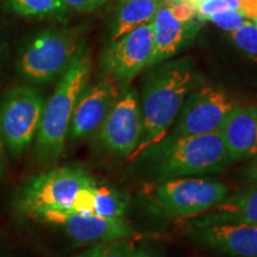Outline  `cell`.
<instances>
[{
	"instance_id": "32",
	"label": "cell",
	"mask_w": 257,
	"mask_h": 257,
	"mask_svg": "<svg viewBox=\"0 0 257 257\" xmlns=\"http://www.w3.org/2000/svg\"><path fill=\"white\" fill-rule=\"evenodd\" d=\"M3 167H4V143L0 140V174L3 172Z\"/></svg>"
},
{
	"instance_id": "8",
	"label": "cell",
	"mask_w": 257,
	"mask_h": 257,
	"mask_svg": "<svg viewBox=\"0 0 257 257\" xmlns=\"http://www.w3.org/2000/svg\"><path fill=\"white\" fill-rule=\"evenodd\" d=\"M229 194L226 185L208 176L168 180L160 182L156 188V200L160 207L178 218L200 216Z\"/></svg>"
},
{
	"instance_id": "7",
	"label": "cell",
	"mask_w": 257,
	"mask_h": 257,
	"mask_svg": "<svg viewBox=\"0 0 257 257\" xmlns=\"http://www.w3.org/2000/svg\"><path fill=\"white\" fill-rule=\"evenodd\" d=\"M240 105L229 92L205 85L188 95L178 115L172 136H197L219 133L227 117Z\"/></svg>"
},
{
	"instance_id": "13",
	"label": "cell",
	"mask_w": 257,
	"mask_h": 257,
	"mask_svg": "<svg viewBox=\"0 0 257 257\" xmlns=\"http://www.w3.org/2000/svg\"><path fill=\"white\" fill-rule=\"evenodd\" d=\"M192 238L212 251L230 257H257V226L214 224L189 227Z\"/></svg>"
},
{
	"instance_id": "9",
	"label": "cell",
	"mask_w": 257,
	"mask_h": 257,
	"mask_svg": "<svg viewBox=\"0 0 257 257\" xmlns=\"http://www.w3.org/2000/svg\"><path fill=\"white\" fill-rule=\"evenodd\" d=\"M142 136V110L137 92L125 89L98 131L99 143L115 155L131 157Z\"/></svg>"
},
{
	"instance_id": "34",
	"label": "cell",
	"mask_w": 257,
	"mask_h": 257,
	"mask_svg": "<svg viewBox=\"0 0 257 257\" xmlns=\"http://www.w3.org/2000/svg\"><path fill=\"white\" fill-rule=\"evenodd\" d=\"M123 2H126V0H119V3H123Z\"/></svg>"
},
{
	"instance_id": "20",
	"label": "cell",
	"mask_w": 257,
	"mask_h": 257,
	"mask_svg": "<svg viewBox=\"0 0 257 257\" xmlns=\"http://www.w3.org/2000/svg\"><path fill=\"white\" fill-rule=\"evenodd\" d=\"M135 245L130 240L118 239L113 242L99 243L73 257H134Z\"/></svg>"
},
{
	"instance_id": "21",
	"label": "cell",
	"mask_w": 257,
	"mask_h": 257,
	"mask_svg": "<svg viewBox=\"0 0 257 257\" xmlns=\"http://www.w3.org/2000/svg\"><path fill=\"white\" fill-rule=\"evenodd\" d=\"M231 41L245 56L257 62V30L251 21H246L237 30L230 32Z\"/></svg>"
},
{
	"instance_id": "28",
	"label": "cell",
	"mask_w": 257,
	"mask_h": 257,
	"mask_svg": "<svg viewBox=\"0 0 257 257\" xmlns=\"http://www.w3.org/2000/svg\"><path fill=\"white\" fill-rule=\"evenodd\" d=\"M239 11L250 21L257 17V0H239Z\"/></svg>"
},
{
	"instance_id": "24",
	"label": "cell",
	"mask_w": 257,
	"mask_h": 257,
	"mask_svg": "<svg viewBox=\"0 0 257 257\" xmlns=\"http://www.w3.org/2000/svg\"><path fill=\"white\" fill-rule=\"evenodd\" d=\"M229 9L224 0H202L195 9V15L199 21H208L212 15Z\"/></svg>"
},
{
	"instance_id": "19",
	"label": "cell",
	"mask_w": 257,
	"mask_h": 257,
	"mask_svg": "<svg viewBox=\"0 0 257 257\" xmlns=\"http://www.w3.org/2000/svg\"><path fill=\"white\" fill-rule=\"evenodd\" d=\"M8 9L25 17H46L63 11L62 0H2Z\"/></svg>"
},
{
	"instance_id": "27",
	"label": "cell",
	"mask_w": 257,
	"mask_h": 257,
	"mask_svg": "<svg viewBox=\"0 0 257 257\" xmlns=\"http://www.w3.org/2000/svg\"><path fill=\"white\" fill-rule=\"evenodd\" d=\"M167 4L169 5V8H170V10H172L173 15H174L178 19H180V21L192 22V21H195V18H197V15H195V10L191 8V6H189L188 4L173 5V4H169V3H167Z\"/></svg>"
},
{
	"instance_id": "15",
	"label": "cell",
	"mask_w": 257,
	"mask_h": 257,
	"mask_svg": "<svg viewBox=\"0 0 257 257\" xmlns=\"http://www.w3.org/2000/svg\"><path fill=\"white\" fill-rule=\"evenodd\" d=\"M231 162L257 156V105H238L219 131Z\"/></svg>"
},
{
	"instance_id": "12",
	"label": "cell",
	"mask_w": 257,
	"mask_h": 257,
	"mask_svg": "<svg viewBox=\"0 0 257 257\" xmlns=\"http://www.w3.org/2000/svg\"><path fill=\"white\" fill-rule=\"evenodd\" d=\"M120 94L119 83L111 76L85 89L74 108L70 137L85 138L99 131Z\"/></svg>"
},
{
	"instance_id": "3",
	"label": "cell",
	"mask_w": 257,
	"mask_h": 257,
	"mask_svg": "<svg viewBox=\"0 0 257 257\" xmlns=\"http://www.w3.org/2000/svg\"><path fill=\"white\" fill-rule=\"evenodd\" d=\"M89 74L91 57L86 48L81 46L44 105L35 148L38 162H53L62 154L74 108L86 89Z\"/></svg>"
},
{
	"instance_id": "25",
	"label": "cell",
	"mask_w": 257,
	"mask_h": 257,
	"mask_svg": "<svg viewBox=\"0 0 257 257\" xmlns=\"http://www.w3.org/2000/svg\"><path fill=\"white\" fill-rule=\"evenodd\" d=\"M106 2L108 0H62L66 8L79 12H92L104 5Z\"/></svg>"
},
{
	"instance_id": "14",
	"label": "cell",
	"mask_w": 257,
	"mask_h": 257,
	"mask_svg": "<svg viewBox=\"0 0 257 257\" xmlns=\"http://www.w3.org/2000/svg\"><path fill=\"white\" fill-rule=\"evenodd\" d=\"M153 51L148 66H156L174 56L198 30L195 21L182 22L173 15L169 5L165 3L154 17Z\"/></svg>"
},
{
	"instance_id": "18",
	"label": "cell",
	"mask_w": 257,
	"mask_h": 257,
	"mask_svg": "<svg viewBox=\"0 0 257 257\" xmlns=\"http://www.w3.org/2000/svg\"><path fill=\"white\" fill-rule=\"evenodd\" d=\"M130 205V198L125 193L110 186L95 187L94 213L101 217L119 218L123 217Z\"/></svg>"
},
{
	"instance_id": "30",
	"label": "cell",
	"mask_w": 257,
	"mask_h": 257,
	"mask_svg": "<svg viewBox=\"0 0 257 257\" xmlns=\"http://www.w3.org/2000/svg\"><path fill=\"white\" fill-rule=\"evenodd\" d=\"M167 3H169V4H173V5H176V4H188L191 8L193 9H197V6L200 4L202 0H166Z\"/></svg>"
},
{
	"instance_id": "23",
	"label": "cell",
	"mask_w": 257,
	"mask_h": 257,
	"mask_svg": "<svg viewBox=\"0 0 257 257\" xmlns=\"http://www.w3.org/2000/svg\"><path fill=\"white\" fill-rule=\"evenodd\" d=\"M96 182L85 186L76 193L70 210L80 214L94 213V198H95Z\"/></svg>"
},
{
	"instance_id": "1",
	"label": "cell",
	"mask_w": 257,
	"mask_h": 257,
	"mask_svg": "<svg viewBox=\"0 0 257 257\" xmlns=\"http://www.w3.org/2000/svg\"><path fill=\"white\" fill-rule=\"evenodd\" d=\"M136 159L159 182L218 174L231 163L220 133L184 137L168 134Z\"/></svg>"
},
{
	"instance_id": "6",
	"label": "cell",
	"mask_w": 257,
	"mask_h": 257,
	"mask_svg": "<svg viewBox=\"0 0 257 257\" xmlns=\"http://www.w3.org/2000/svg\"><path fill=\"white\" fill-rule=\"evenodd\" d=\"M44 99L36 88L11 89L0 101V140L14 155H21L36 136L44 110Z\"/></svg>"
},
{
	"instance_id": "4",
	"label": "cell",
	"mask_w": 257,
	"mask_h": 257,
	"mask_svg": "<svg viewBox=\"0 0 257 257\" xmlns=\"http://www.w3.org/2000/svg\"><path fill=\"white\" fill-rule=\"evenodd\" d=\"M81 46L75 30L42 31L22 50L19 74L31 82L53 81L66 72Z\"/></svg>"
},
{
	"instance_id": "17",
	"label": "cell",
	"mask_w": 257,
	"mask_h": 257,
	"mask_svg": "<svg viewBox=\"0 0 257 257\" xmlns=\"http://www.w3.org/2000/svg\"><path fill=\"white\" fill-rule=\"evenodd\" d=\"M166 0H126L119 3V9L112 28L111 42L144 24L152 23Z\"/></svg>"
},
{
	"instance_id": "11",
	"label": "cell",
	"mask_w": 257,
	"mask_h": 257,
	"mask_svg": "<svg viewBox=\"0 0 257 257\" xmlns=\"http://www.w3.org/2000/svg\"><path fill=\"white\" fill-rule=\"evenodd\" d=\"M41 219L62 225L67 233L79 242H113L131 238L137 234L123 217L107 218L98 214H80L72 210L50 211L41 214Z\"/></svg>"
},
{
	"instance_id": "10",
	"label": "cell",
	"mask_w": 257,
	"mask_h": 257,
	"mask_svg": "<svg viewBox=\"0 0 257 257\" xmlns=\"http://www.w3.org/2000/svg\"><path fill=\"white\" fill-rule=\"evenodd\" d=\"M152 51L153 29L148 23L112 42L104 55V67L119 85H126L148 66Z\"/></svg>"
},
{
	"instance_id": "26",
	"label": "cell",
	"mask_w": 257,
	"mask_h": 257,
	"mask_svg": "<svg viewBox=\"0 0 257 257\" xmlns=\"http://www.w3.org/2000/svg\"><path fill=\"white\" fill-rule=\"evenodd\" d=\"M239 178L244 186L257 185V156L249 160V162L243 167Z\"/></svg>"
},
{
	"instance_id": "5",
	"label": "cell",
	"mask_w": 257,
	"mask_h": 257,
	"mask_svg": "<svg viewBox=\"0 0 257 257\" xmlns=\"http://www.w3.org/2000/svg\"><path fill=\"white\" fill-rule=\"evenodd\" d=\"M95 180L79 166L55 168L31 179L18 197V208L34 217L72 208L76 193Z\"/></svg>"
},
{
	"instance_id": "2",
	"label": "cell",
	"mask_w": 257,
	"mask_h": 257,
	"mask_svg": "<svg viewBox=\"0 0 257 257\" xmlns=\"http://www.w3.org/2000/svg\"><path fill=\"white\" fill-rule=\"evenodd\" d=\"M192 85V67L184 60L161 67L148 78L141 102L142 136L131 160L168 135Z\"/></svg>"
},
{
	"instance_id": "33",
	"label": "cell",
	"mask_w": 257,
	"mask_h": 257,
	"mask_svg": "<svg viewBox=\"0 0 257 257\" xmlns=\"http://www.w3.org/2000/svg\"><path fill=\"white\" fill-rule=\"evenodd\" d=\"M252 24L255 25V28H256V30H257V17L255 19H252Z\"/></svg>"
},
{
	"instance_id": "22",
	"label": "cell",
	"mask_w": 257,
	"mask_h": 257,
	"mask_svg": "<svg viewBox=\"0 0 257 257\" xmlns=\"http://www.w3.org/2000/svg\"><path fill=\"white\" fill-rule=\"evenodd\" d=\"M208 21L216 24L221 30L230 34V32L237 30L239 27H242L248 19L238 11H234V10L231 9H225L223 11L212 15Z\"/></svg>"
},
{
	"instance_id": "29",
	"label": "cell",
	"mask_w": 257,
	"mask_h": 257,
	"mask_svg": "<svg viewBox=\"0 0 257 257\" xmlns=\"http://www.w3.org/2000/svg\"><path fill=\"white\" fill-rule=\"evenodd\" d=\"M134 257H160V256H157L155 252L152 251V250L147 249L146 246H141V248L135 249Z\"/></svg>"
},
{
	"instance_id": "31",
	"label": "cell",
	"mask_w": 257,
	"mask_h": 257,
	"mask_svg": "<svg viewBox=\"0 0 257 257\" xmlns=\"http://www.w3.org/2000/svg\"><path fill=\"white\" fill-rule=\"evenodd\" d=\"M224 2L229 9L240 12L239 11V0H224Z\"/></svg>"
},
{
	"instance_id": "16",
	"label": "cell",
	"mask_w": 257,
	"mask_h": 257,
	"mask_svg": "<svg viewBox=\"0 0 257 257\" xmlns=\"http://www.w3.org/2000/svg\"><path fill=\"white\" fill-rule=\"evenodd\" d=\"M214 224H248L257 226V185L244 186L223 201L189 221V227Z\"/></svg>"
}]
</instances>
